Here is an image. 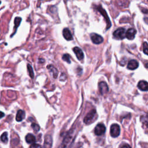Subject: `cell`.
<instances>
[{"label":"cell","instance_id":"1","mask_svg":"<svg viewBox=\"0 0 148 148\" xmlns=\"http://www.w3.org/2000/svg\"><path fill=\"white\" fill-rule=\"evenodd\" d=\"M75 136H73V132H68V134L66 136V137L64 138L61 146L59 148H67L68 147L71 143H72V141L73 140Z\"/></svg>","mask_w":148,"mask_h":148},{"label":"cell","instance_id":"2","mask_svg":"<svg viewBox=\"0 0 148 148\" xmlns=\"http://www.w3.org/2000/svg\"><path fill=\"white\" fill-rule=\"evenodd\" d=\"M96 116V111L95 109L92 110L88 112L84 119V123L86 124H90L94 120Z\"/></svg>","mask_w":148,"mask_h":148},{"label":"cell","instance_id":"3","mask_svg":"<svg viewBox=\"0 0 148 148\" xmlns=\"http://www.w3.org/2000/svg\"><path fill=\"white\" fill-rule=\"evenodd\" d=\"M126 29L124 28H119L114 31L113 37L117 39H123L126 37Z\"/></svg>","mask_w":148,"mask_h":148},{"label":"cell","instance_id":"4","mask_svg":"<svg viewBox=\"0 0 148 148\" xmlns=\"http://www.w3.org/2000/svg\"><path fill=\"white\" fill-rule=\"evenodd\" d=\"M97 9L100 12V13L101 14V15H102L103 16V18H104V19H105L106 20V22L107 23V29H108L112 26L111 24V20L108 16V14L106 12V11L103 9L101 6H98L97 7Z\"/></svg>","mask_w":148,"mask_h":148},{"label":"cell","instance_id":"5","mask_svg":"<svg viewBox=\"0 0 148 148\" xmlns=\"http://www.w3.org/2000/svg\"><path fill=\"white\" fill-rule=\"evenodd\" d=\"M111 135L112 137L115 138L117 137L120 135V126L117 124H113L111 127Z\"/></svg>","mask_w":148,"mask_h":148},{"label":"cell","instance_id":"6","mask_svg":"<svg viewBox=\"0 0 148 148\" xmlns=\"http://www.w3.org/2000/svg\"><path fill=\"white\" fill-rule=\"evenodd\" d=\"M105 131H106V128L104 124L100 123L97 124V126L96 127L94 130V132L96 135L100 136L104 134Z\"/></svg>","mask_w":148,"mask_h":148},{"label":"cell","instance_id":"7","mask_svg":"<svg viewBox=\"0 0 148 148\" xmlns=\"http://www.w3.org/2000/svg\"><path fill=\"white\" fill-rule=\"evenodd\" d=\"M98 88L100 93L102 95H104L106 93H108L109 90V88L108 86V84L105 82H101L99 83L98 84Z\"/></svg>","mask_w":148,"mask_h":148},{"label":"cell","instance_id":"8","mask_svg":"<svg viewBox=\"0 0 148 148\" xmlns=\"http://www.w3.org/2000/svg\"><path fill=\"white\" fill-rule=\"evenodd\" d=\"M90 38H91L92 42L95 44H100L103 41V38L101 35H100L97 34H96V33L91 34Z\"/></svg>","mask_w":148,"mask_h":148},{"label":"cell","instance_id":"9","mask_svg":"<svg viewBox=\"0 0 148 148\" xmlns=\"http://www.w3.org/2000/svg\"><path fill=\"white\" fill-rule=\"evenodd\" d=\"M136 33H137L136 29H135L134 28H130L126 32V37L130 40H132L135 38Z\"/></svg>","mask_w":148,"mask_h":148},{"label":"cell","instance_id":"10","mask_svg":"<svg viewBox=\"0 0 148 148\" xmlns=\"http://www.w3.org/2000/svg\"><path fill=\"white\" fill-rule=\"evenodd\" d=\"M73 52L76 54L77 57L79 60H82L84 57V54L82 49L78 47H75L73 49Z\"/></svg>","mask_w":148,"mask_h":148},{"label":"cell","instance_id":"11","mask_svg":"<svg viewBox=\"0 0 148 148\" xmlns=\"http://www.w3.org/2000/svg\"><path fill=\"white\" fill-rule=\"evenodd\" d=\"M139 66L138 62L136 60H130L127 65V68L130 70H134L137 69Z\"/></svg>","mask_w":148,"mask_h":148},{"label":"cell","instance_id":"12","mask_svg":"<svg viewBox=\"0 0 148 148\" xmlns=\"http://www.w3.org/2000/svg\"><path fill=\"white\" fill-rule=\"evenodd\" d=\"M52 138L50 136H46L45 138L43 148H52Z\"/></svg>","mask_w":148,"mask_h":148},{"label":"cell","instance_id":"13","mask_svg":"<svg viewBox=\"0 0 148 148\" xmlns=\"http://www.w3.org/2000/svg\"><path fill=\"white\" fill-rule=\"evenodd\" d=\"M63 37H64V38L67 41H71L73 39L71 31H69V29L67 28H65L63 29Z\"/></svg>","mask_w":148,"mask_h":148},{"label":"cell","instance_id":"14","mask_svg":"<svg viewBox=\"0 0 148 148\" xmlns=\"http://www.w3.org/2000/svg\"><path fill=\"white\" fill-rule=\"evenodd\" d=\"M138 87L142 91H148V82L141 81L138 83Z\"/></svg>","mask_w":148,"mask_h":148},{"label":"cell","instance_id":"15","mask_svg":"<svg viewBox=\"0 0 148 148\" xmlns=\"http://www.w3.org/2000/svg\"><path fill=\"white\" fill-rule=\"evenodd\" d=\"M25 117V112L23 110H19L17 112L16 119L18 122L22 121Z\"/></svg>","mask_w":148,"mask_h":148},{"label":"cell","instance_id":"16","mask_svg":"<svg viewBox=\"0 0 148 148\" xmlns=\"http://www.w3.org/2000/svg\"><path fill=\"white\" fill-rule=\"evenodd\" d=\"M35 140V137L31 134H28L26 137V141L28 143H34Z\"/></svg>","mask_w":148,"mask_h":148},{"label":"cell","instance_id":"17","mask_svg":"<svg viewBox=\"0 0 148 148\" xmlns=\"http://www.w3.org/2000/svg\"><path fill=\"white\" fill-rule=\"evenodd\" d=\"M141 122L147 128H148V114H146L141 116Z\"/></svg>","mask_w":148,"mask_h":148},{"label":"cell","instance_id":"18","mask_svg":"<svg viewBox=\"0 0 148 148\" xmlns=\"http://www.w3.org/2000/svg\"><path fill=\"white\" fill-rule=\"evenodd\" d=\"M48 69L52 72L53 73V77L54 78H56L57 77V75H58V71H57V69L53 65H48Z\"/></svg>","mask_w":148,"mask_h":148},{"label":"cell","instance_id":"19","mask_svg":"<svg viewBox=\"0 0 148 148\" xmlns=\"http://www.w3.org/2000/svg\"><path fill=\"white\" fill-rule=\"evenodd\" d=\"M21 21H22V19L20 18H16L15 19H14V25H15V26H14V28H15V31H14V32L13 33V35L14 34H15V33L16 32V29L18 28V27L20 25V24L21 23ZM13 35H12L11 37H12Z\"/></svg>","mask_w":148,"mask_h":148},{"label":"cell","instance_id":"20","mask_svg":"<svg viewBox=\"0 0 148 148\" xmlns=\"http://www.w3.org/2000/svg\"><path fill=\"white\" fill-rule=\"evenodd\" d=\"M27 69H28V71H29V76H30V77L31 78H34V72H33V68H32V67L30 64L27 65Z\"/></svg>","mask_w":148,"mask_h":148},{"label":"cell","instance_id":"21","mask_svg":"<svg viewBox=\"0 0 148 148\" xmlns=\"http://www.w3.org/2000/svg\"><path fill=\"white\" fill-rule=\"evenodd\" d=\"M1 139L3 142H5V143L7 142L8 139V133L7 132H4L3 134L1 135Z\"/></svg>","mask_w":148,"mask_h":148},{"label":"cell","instance_id":"22","mask_svg":"<svg viewBox=\"0 0 148 148\" xmlns=\"http://www.w3.org/2000/svg\"><path fill=\"white\" fill-rule=\"evenodd\" d=\"M63 60L68 63H71V60H70V56L68 54H65L63 56Z\"/></svg>","mask_w":148,"mask_h":148},{"label":"cell","instance_id":"23","mask_svg":"<svg viewBox=\"0 0 148 148\" xmlns=\"http://www.w3.org/2000/svg\"><path fill=\"white\" fill-rule=\"evenodd\" d=\"M143 46V50L144 53L148 55V44H147V43L146 42H144Z\"/></svg>","mask_w":148,"mask_h":148},{"label":"cell","instance_id":"24","mask_svg":"<svg viewBox=\"0 0 148 148\" xmlns=\"http://www.w3.org/2000/svg\"><path fill=\"white\" fill-rule=\"evenodd\" d=\"M31 127H32L33 129L34 130V131H35V132H38V131H39V130H40V127H39V125H38V124H36V123H33L31 124Z\"/></svg>","mask_w":148,"mask_h":148},{"label":"cell","instance_id":"25","mask_svg":"<svg viewBox=\"0 0 148 148\" xmlns=\"http://www.w3.org/2000/svg\"><path fill=\"white\" fill-rule=\"evenodd\" d=\"M29 148H42V146L37 143H33Z\"/></svg>","mask_w":148,"mask_h":148},{"label":"cell","instance_id":"26","mask_svg":"<svg viewBox=\"0 0 148 148\" xmlns=\"http://www.w3.org/2000/svg\"><path fill=\"white\" fill-rule=\"evenodd\" d=\"M66 79V76H65V75L64 73H62V75H61V77H60V79L61 80V81H65V79Z\"/></svg>","mask_w":148,"mask_h":148},{"label":"cell","instance_id":"27","mask_svg":"<svg viewBox=\"0 0 148 148\" xmlns=\"http://www.w3.org/2000/svg\"><path fill=\"white\" fill-rule=\"evenodd\" d=\"M120 148H131V146L129 145L125 144V145H123Z\"/></svg>","mask_w":148,"mask_h":148},{"label":"cell","instance_id":"28","mask_svg":"<svg viewBox=\"0 0 148 148\" xmlns=\"http://www.w3.org/2000/svg\"><path fill=\"white\" fill-rule=\"evenodd\" d=\"M142 12L145 13V14H147L148 13V9H142Z\"/></svg>","mask_w":148,"mask_h":148},{"label":"cell","instance_id":"29","mask_svg":"<svg viewBox=\"0 0 148 148\" xmlns=\"http://www.w3.org/2000/svg\"><path fill=\"white\" fill-rule=\"evenodd\" d=\"M4 115V114L3 113V112H1V118H2L3 117V116Z\"/></svg>","mask_w":148,"mask_h":148},{"label":"cell","instance_id":"30","mask_svg":"<svg viewBox=\"0 0 148 148\" xmlns=\"http://www.w3.org/2000/svg\"><path fill=\"white\" fill-rule=\"evenodd\" d=\"M145 67H146V68H148V63H146V64H145Z\"/></svg>","mask_w":148,"mask_h":148}]
</instances>
